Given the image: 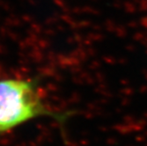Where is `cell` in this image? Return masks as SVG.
<instances>
[{"label": "cell", "instance_id": "6da1fadb", "mask_svg": "<svg viewBox=\"0 0 147 146\" xmlns=\"http://www.w3.org/2000/svg\"><path fill=\"white\" fill-rule=\"evenodd\" d=\"M69 116V112H57L48 107L36 79L0 80V134L41 117L51 118L62 125Z\"/></svg>", "mask_w": 147, "mask_h": 146}]
</instances>
